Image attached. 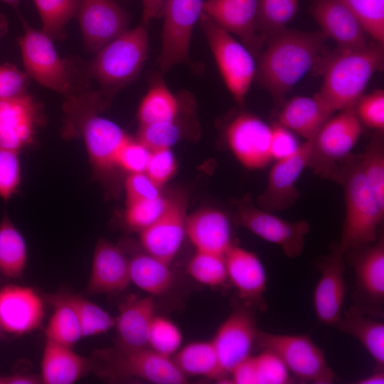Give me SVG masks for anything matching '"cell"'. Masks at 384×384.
I'll list each match as a JSON object with an SVG mask.
<instances>
[{
    "label": "cell",
    "instance_id": "obj_1",
    "mask_svg": "<svg viewBox=\"0 0 384 384\" xmlns=\"http://www.w3.org/2000/svg\"><path fill=\"white\" fill-rule=\"evenodd\" d=\"M326 38L322 32L285 28L266 41L255 75L277 105L284 104L288 92L310 70L323 64L328 55Z\"/></svg>",
    "mask_w": 384,
    "mask_h": 384
},
{
    "label": "cell",
    "instance_id": "obj_2",
    "mask_svg": "<svg viewBox=\"0 0 384 384\" xmlns=\"http://www.w3.org/2000/svg\"><path fill=\"white\" fill-rule=\"evenodd\" d=\"M383 45L338 48L323 63L324 80L316 95L331 112L354 106L372 75L383 65Z\"/></svg>",
    "mask_w": 384,
    "mask_h": 384
},
{
    "label": "cell",
    "instance_id": "obj_3",
    "mask_svg": "<svg viewBox=\"0 0 384 384\" xmlns=\"http://www.w3.org/2000/svg\"><path fill=\"white\" fill-rule=\"evenodd\" d=\"M344 191L346 213L338 245L343 252L376 240L384 218V208L378 203L363 171L360 156L349 154L341 160L331 178Z\"/></svg>",
    "mask_w": 384,
    "mask_h": 384
},
{
    "label": "cell",
    "instance_id": "obj_4",
    "mask_svg": "<svg viewBox=\"0 0 384 384\" xmlns=\"http://www.w3.org/2000/svg\"><path fill=\"white\" fill-rule=\"evenodd\" d=\"M149 50L146 26L127 29L96 52L90 73L104 90L117 91L139 75Z\"/></svg>",
    "mask_w": 384,
    "mask_h": 384
},
{
    "label": "cell",
    "instance_id": "obj_5",
    "mask_svg": "<svg viewBox=\"0 0 384 384\" xmlns=\"http://www.w3.org/2000/svg\"><path fill=\"white\" fill-rule=\"evenodd\" d=\"M91 361L92 368L105 376L139 378L156 384L187 383L172 359L149 347L127 348L116 344L95 350Z\"/></svg>",
    "mask_w": 384,
    "mask_h": 384
},
{
    "label": "cell",
    "instance_id": "obj_6",
    "mask_svg": "<svg viewBox=\"0 0 384 384\" xmlns=\"http://www.w3.org/2000/svg\"><path fill=\"white\" fill-rule=\"evenodd\" d=\"M198 23L227 88L237 103L242 105L256 75L253 55L204 13Z\"/></svg>",
    "mask_w": 384,
    "mask_h": 384
},
{
    "label": "cell",
    "instance_id": "obj_7",
    "mask_svg": "<svg viewBox=\"0 0 384 384\" xmlns=\"http://www.w3.org/2000/svg\"><path fill=\"white\" fill-rule=\"evenodd\" d=\"M255 344L262 349H268L277 354L286 364L294 381L331 384L336 380V375L329 366L323 351L308 335L277 334L258 331Z\"/></svg>",
    "mask_w": 384,
    "mask_h": 384
},
{
    "label": "cell",
    "instance_id": "obj_8",
    "mask_svg": "<svg viewBox=\"0 0 384 384\" xmlns=\"http://www.w3.org/2000/svg\"><path fill=\"white\" fill-rule=\"evenodd\" d=\"M344 259L353 269L356 289L353 305L363 314L379 319L384 309V238L381 230L373 242L348 250Z\"/></svg>",
    "mask_w": 384,
    "mask_h": 384
},
{
    "label": "cell",
    "instance_id": "obj_9",
    "mask_svg": "<svg viewBox=\"0 0 384 384\" xmlns=\"http://www.w3.org/2000/svg\"><path fill=\"white\" fill-rule=\"evenodd\" d=\"M361 132L354 106L331 117L311 140L308 166L317 174L330 178L338 164L351 154Z\"/></svg>",
    "mask_w": 384,
    "mask_h": 384
},
{
    "label": "cell",
    "instance_id": "obj_10",
    "mask_svg": "<svg viewBox=\"0 0 384 384\" xmlns=\"http://www.w3.org/2000/svg\"><path fill=\"white\" fill-rule=\"evenodd\" d=\"M19 17L24 30L18 43L25 73L48 89L68 93L70 87L68 66L58 53L53 39L31 27L21 15Z\"/></svg>",
    "mask_w": 384,
    "mask_h": 384
},
{
    "label": "cell",
    "instance_id": "obj_11",
    "mask_svg": "<svg viewBox=\"0 0 384 384\" xmlns=\"http://www.w3.org/2000/svg\"><path fill=\"white\" fill-rule=\"evenodd\" d=\"M203 0H166L162 16L161 48L158 58L163 73L189 61L193 28L203 13Z\"/></svg>",
    "mask_w": 384,
    "mask_h": 384
},
{
    "label": "cell",
    "instance_id": "obj_12",
    "mask_svg": "<svg viewBox=\"0 0 384 384\" xmlns=\"http://www.w3.org/2000/svg\"><path fill=\"white\" fill-rule=\"evenodd\" d=\"M235 219L239 225L261 239L279 246L289 258L302 255L306 236L311 229L306 220H284L272 212L255 207L246 200L238 203Z\"/></svg>",
    "mask_w": 384,
    "mask_h": 384
},
{
    "label": "cell",
    "instance_id": "obj_13",
    "mask_svg": "<svg viewBox=\"0 0 384 384\" xmlns=\"http://www.w3.org/2000/svg\"><path fill=\"white\" fill-rule=\"evenodd\" d=\"M94 105L84 112L80 108L75 112L70 126L82 138L94 171L100 174L116 167L117 154L130 137L117 124L97 114Z\"/></svg>",
    "mask_w": 384,
    "mask_h": 384
},
{
    "label": "cell",
    "instance_id": "obj_14",
    "mask_svg": "<svg viewBox=\"0 0 384 384\" xmlns=\"http://www.w3.org/2000/svg\"><path fill=\"white\" fill-rule=\"evenodd\" d=\"M254 311L243 304L235 309L211 340L225 375L251 356L258 332Z\"/></svg>",
    "mask_w": 384,
    "mask_h": 384
},
{
    "label": "cell",
    "instance_id": "obj_15",
    "mask_svg": "<svg viewBox=\"0 0 384 384\" xmlns=\"http://www.w3.org/2000/svg\"><path fill=\"white\" fill-rule=\"evenodd\" d=\"M311 151V140L301 144L292 155L275 161L270 169L267 186L259 196L260 208L274 213L293 206L299 197L297 182L308 166Z\"/></svg>",
    "mask_w": 384,
    "mask_h": 384
},
{
    "label": "cell",
    "instance_id": "obj_16",
    "mask_svg": "<svg viewBox=\"0 0 384 384\" xmlns=\"http://www.w3.org/2000/svg\"><path fill=\"white\" fill-rule=\"evenodd\" d=\"M345 264L338 243L331 246L330 254L316 262L321 274L314 292L315 314L320 322L334 327L341 317L346 297Z\"/></svg>",
    "mask_w": 384,
    "mask_h": 384
},
{
    "label": "cell",
    "instance_id": "obj_17",
    "mask_svg": "<svg viewBox=\"0 0 384 384\" xmlns=\"http://www.w3.org/2000/svg\"><path fill=\"white\" fill-rule=\"evenodd\" d=\"M75 17L91 51H98L128 29V14L114 0H78Z\"/></svg>",
    "mask_w": 384,
    "mask_h": 384
},
{
    "label": "cell",
    "instance_id": "obj_18",
    "mask_svg": "<svg viewBox=\"0 0 384 384\" xmlns=\"http://www.w3.org/2000/svg\"><path fill=\"white\" fill-rule=\"evenodd\" d=\"M271 126L248 113L235 117L225 132L231 151L238 160L250 169H262L271 162Z\"/></svg>",
    "mask_w": 384,
    "mask_h": 384
},
{
    "label": "cell",
    "instance_id": "obj_19",
    "mask_svg": "<svg viewBox=\"0 0 384 384\" xmlns=\"http://www.w3.org/2000/svg\"><path fill=\"white\" fill-rule=\"evenodd\" d=\"M228 281L235 287L242 304L265 312L267 304V273L257 254L233 244L225 252Z\"/></svg>",
    "mask_w": 384,
    "mask_h": 384
},
{
    "label": "cell",
    "instance_id": "obj_20",
    "mask_svg": "<svg viewBox=\"0 0 384 384\" xmlns=\"http://www.w3.org/2000/svg\"><path fill=\"white\" fill-rule=\"evenodd\" d=\"M43 297L33 287L8 284L0 288V326L3 331L22 336L41 326Z\"/></svg>",
    "mask_w": 384,
    "mask_h": 384
},
{
    "label": "cell",
    "instance_id": "obj_21",
    "mask_svg": "<svg viewBox=\"0 0 384 384\" xmlns=\"http://www.w3.org/2000/svg\"><path fill=\"white\" fill-rule=\"evenodd\" d=\"M38 103L27 92L0 100V147L19 151L30 145L42 124Z\"/></svg>",
    "mask_w": 384,
    "mask_h": 384
},
{
    "label": "cell",
    "instance_id": "obj_22",
    "mask_svg": "<svg viewBox=\"0 0 384 384\" xmlns=\"http://www.w3.org/2000/svg\"><path fill=\"white\" fill-rule=\"evenodd\" d=\"M257 6L258 0H206L203 13L239 37L253 56L258 58L264 42L256 26Z\"/></svg>",
    "mask_w": 384,
    "mask_h": 384
},
{
    "label": "cell",
    "instance_id": "obj_23",
    "mask_svg": "<svg viewBox=\"0 0 384 384\" xmlns=\"http://www.w3.org/2000/svg\"><path fill=\"white\" fill-rule=\"evenodd\" d=\"M130 282L129 257L125 250L122 246L100 239L93 254L87 294L122 292Z\"/></svg>",
    "mask_w": 384,
    "mask_h": 384
},
{
    "label": "cell",
    "instance_id": "obj_24",
    "mask_svg": "<svg viewBox=\"0 0 384 384\" xmlns=\"http://www.w3.org/2000/svg\"><path fill=\"white\" fill-rule=\"evenodd\" d=\"M185 209L180 201L169 200L162 215L140 232L142 248L153 256L171 264L186 235Z\"/></svg>",
    "mask_w": 384,
    "mask_h": 384
},
{
    "label": "cell",
    "instance_id": "obj_25",
    "mask_svg": "<svg viewBox=\"0 0 384 384\" xmlns=\"http://www.w3.org/2000/svg\"><path fill=\"white\" fill-rule=\"evenodd\" d=\"M311 11L321 32L338 48L357 49L368 44L361 24L341 0H313Z\"/></svg>",
    "mask_w": 384,
    "mask_h": 384
},
{
    "label": "cell",
    "instance_id": "obj_26",
    "mask_svg": "<svg viewBox=\"0 0 384 384\" xmlns=\"http://www.w3.org/2000/svg\"><path fill=\"white\" fill-rule=\"evenodd\" d=\"M186 234L196 251L225 255L233 245L229 218L215 209H203L186 218Z\"/></svg>",
    "mask_w": 384,
    "mask_h": 384
},
{
    "label": "cell",
    "instance_id": "obj_27",
    "mask_svg": "<svg viewBox=\"0 0 384 384\" xmlns=\"http://www.w3.org/2000/svg\"><path fill=\"white\" fill-rule=\"evenodd\" d=\"M152 296L129 297L119 306L114 326L117 333L116 344L127 348L148 347L149 331L155 314Z\"/></svg>",
    "mask_w": 384,
    "mask_h": 384
},
{
    "label": "cell",
    "instance_id": "obj_28",
    "mask_svg": "<svg viewBox=\"0 0 384 384\" xmlns=\"http://www.w3.org/2000/svg\"><path fill=\"white\" fill-rule=\"evenodd\" d=\"M91 369V359L78 354L72 347L46 341L41 363L42 383L73 384Z\"/></svg>",
    "mask_w": 384,
    "mask_h": 384
},
{
    "label": "cell",
    "instance_id": "obj_29",
    "mask_svg": "<svg viewBox=\"0 0 384 384\" xmlns=\"http://www.w3.org/2000/svg\"><path fill=\"white\" fill-rule=\"evenodd\" d=\"M331 115L316 94L312 97L297 96L282 105L277 122L311 141Z\"/></svg>",
    "mask_w": 384,
    "mask_h": 384
},
{
    "label": "cell",
    "instance_id": "obj_30",
    "mask_svg": "<svg viewBox=\"0 0 384 384\" xmlns=\"http://www.w3.org/2000/svg\"><path fill=\"white\" fill-rule=\"evenodd\" d=\"M129 249L131 252H125L129 257L131 282L150 296H160L168 292L174 282L170 264L143 248L141 250L134 247Z\"/></svg>",
    "mask_w": 384,
    "mask_h": 384
},
{
    "label": "cell",
    "instance_id": "obj_31",
    "mask_svg": "<svg viewBox=\"0 0 384 384\" xmlns=\"http://www.w3.org/2000/svg\"><path fill=\"white\" fill-rule=\"evenodd\" d=\"M354 337L370 355L374 370H384V323L368 316L353 306L342 313L334 326Z\"/></svg>",
    "mask_w": 384,
    "mask_h": 384
},
{
    "label": "cell",
    "instance_id": "obj_32",
    "mask_svg": "<svg viewBox=\"0 0 384 384\" xmlns=\"http://www.w3.org/2000/svg\"><path fill=\"white\" fill-rule=\"evenodd\" d=\"M185 375L202 376L220 381H230L222 371L212 341H199L188 343L174 354L172 359ZM231 383V381H230Z\"/></svg>",
    "mask_w": 384,
    "mask_h": 384
},
{
    "label": "cell",
    "instance_id": "obj_33",
    "mask_svg": "<svg viewBox=\"0 0 384 384\" xmlns=\"http://www.w3.org/2000/svg\"><path fill=\"white\" fill-rule=\"evenodd\" d=\"M183 98L172 93L159 75L155 76L139 107L140 125L176 119L183 109Z\"/></svg>",
    "mask_w": 384,
    "mask_h": 384
},
{
    "label": "cell",
    "instance_id": "obj_34",
    "mask_svg": "<svg viewBox=\"0 0 384 384\" xmlns=\"http://www.w3.org/2000/svg\"><path fill=\"white\" fill-rule=\"evenodd\" d=\"M27 257L23 236L4 214L0 222V274L11 279H22Z\"/></svg>",
    "mask_w": 384,
    "mask_h": 384
},
{
    "label": "cell",
    "instance_id": "obj_35",
    "mask_svg": "<svg viewBox=\"0 0 384 384\" xmlns=\"http://www.w3.org/2000/svg\"><path fill=\"white\" fill-rule=\"evenodd\" d=\"M46 300L54 308L45 329L46 340L73 348L83 338L75 309L58 293L48 295Z\"/></svg>",
    "mask_w": 384,
    "mask_h": 384
},
{
    "label": "cell",
    "instance_id": "obj_36",
    "mask_svg": "<svg viewBox=\"0 0 384 384\" xmlns=\"http://www.w3.org/2000/svg\"><path fill=\"white\" fill-rule=\"evenodd\" d=\"M298 7L299 0H258L256 26L264 43L286 28Z\"/></svg>",
    "mask_w": 384,
    "mask_h": 384
},
{
    "label": "cell",
    "instance_id": "obj_37",
    "mask_svg": "<svg viewBox=\"0 0 384 384\" xmlns=\"http://www.w3.org/2000/svg\"><path fill=\"white\" fill-rule=\"evenodd\" d=\"M58 294L75 309L81 325L83 337L105 334L114 326V317L82 296L63 292Z\"/></svg>",
    "mask_w": 384,
    "mask_h": 384
},
{
    "label": "cell",
    "instance_id": "obj_38",
    "mask_svg": "<svg viewBox=\"0 0 384 384\" xmlns=\"http://www.w3.org/2000/svg\"><path fill=\"white\" fill-rule=\"evenodd\" d=\"M39 14L41 31L53 40L65 36L68 21L75 17L78 0H33Z\"/></svg>",
    "mask_w": 384,
    "mask_h": 384
},
{
    "label": "cell",
    "instance_id": "obj_39",
    "mask_svg": "<svg viewBox=\"0 0 384 384\" xmlns=\"http://www.w3.org/2000/svg\"><path fill=\"white\" fill-rule=\"evenodd\" d=\"M187 272L197 282L219 287L228 281L225 255L196 251L187 265Z\"/></svg>",
    "mask_w": 384,
    "mask_h": 384
},
{
    "label": "cell",
    "instance_id": "obj_40",
    "mask_svg": "<svg viewBox=\"0 0 384 384\" xmlns=\"http://www.w3.org/2000/svg\"><path fill=\"white\" fill-rule=\"evenodd\" d=\"M383 132L374 136L360 155L364 175L378 203L384 208V144Z\"/></svg>",
    "mask_w": 384,
    "mask_h": 384
},
{
    "label": "cell",
    "instance_id": "obj_41",
    "mask_svg": "<svg viewBox=\"0 0 384 384\" xmlns=\"http://www.w3.org/2000/svg\"><path fill=\"white\" fill-rule=\"evenodd\" d=\"M183 121L175 120L140 125L137 140L150 151L170 149L185 133Z\"/></svg>",
    "mask_w": 384,
    "mask_h": 384
},
{
    "label": "cell",
    "instance_id": "obj_42",
    "mask_svg": "<svg viewBox=\"0 0 384 384\" xmlns=\"http://www.w3.org/2000/svg\"><path fill=\"white\" fill-rule=\"evenodd\" d=\"M183 336L171 320L155 315L148 334V347L154 351L170 358L181 348Z\"/></svg>",
    "mask_w": 384,
    "mask_h": 384
},
{
    "label": "cell",
    "instance_id": "obj_43",
    "mask_svg": "<svg viewBox=\"0 0 384 384\" xmlns=\"http://www.w3.org/2000/svg\"><path fill=\"white\" fill-rule=\"evenodd\" d=\"M357 18L365 32L384 43V0H341Z\"/></svg>",
    "mask_w": 384,
    "mask_h": 384
},
{
    "label": "cell",
    "instance_id": "obj_44",
    "mask_svg": "<svg viewBox=\"0 0 384 384\" xmlns=\"http://www.w3.org/2000/svg\"><path fill=\"white\" fill-rule=\"evenodd\" d=\"M169 200L161 196L155 199L127 202L124 222L127 228L139 233L154 223L166 210Z\"/></svg>",
    "mask_w": 384,
    "mask_h": 384
},
{
    "label": "cell",
    "instance_id": "obj_45",
    "mask_svg": "<svg viewBox=\"0 0 384 384\" xmlns=\"http://www.w3.org/2000/svg\"><path fill=\"white\" fill-rule=\"evenodd\" d=\"M257 384H289L293 379L288 368L274 352L262 349L255 356Z\"/></svg>",
    "mask_w": 384,
    "mask_h": 384
},
{
    "label": "cell",
    "instance_id": "obj_46",
    "mask_svg": "<svg viewBox=\"0 0 384 384\" xmlns=\"http://www.w3.org/2000/svg\"><path fill=\"white\" fill-rule=\"evenodd\" d=\"M17 151L0 147V198L7 201L21 181V168Z\"/></svg>",
    "mask_w": 384,
    "mask_h": 384
},
{
    "label": "cell",
    "instance_id": "obj_47",
    "mask_svg": "<svg viewBox=\"0 0 384 384\" xmlns=\"http://www.w3.org/2000/svg\"><path fill=\"white\" fill-rule=\"evenodd\" d=\"M355 111L361 123L383 132L384 129V92L375 90L362 95L356 102Z\"/></svg>",
    "mask_w": 384,
    "mask_h": 384
},
{
    "label": "cell",
    "instance_id": "obj_48",
    "mask_svg": "<svg viewBox=\"0 0 384 384\" xmlns=\"http://www.w3.org/2000/svg\"><path fill=\"white\" fill-rule=\"evenodd\" d=\"M151 151L131 137L123 144L116 158V167L129 174L145 172Z\"/></svg>",
    "mask_w": 384,
    "mask_h": 384
},
{
    "label": "cell",
    "instance_id": "obj_49",
    "mask_svg": "<svg viewBox=\"0 0 384 384\" xmlns=\"http://www.w3.org/2000/svg\"><path fill=\"white\" fill-rule=\"evenodd\" d=\"M176 161L170 149L151 151L145 173L159 187L174 174Z\"/></svg>",
    "mask_w": 384,
    "mask_h": 384
},
{
    "label": "cell",
    "instance_id": "obj_50",
    "mask_svg": "<svg viewBox=\"0 0 384 384\" xmlns=\"http://www.w3.org/2000/svg\"><path fill=\"white\" fill-rule=\"evenodd\" d=\"M271 127L270 153L272 160H281L294 154L301 144L294 132L277 122Z\"/></svg>",
    "mask_w": 384,
    "mask_h": 384
},
{
    "label": "cell",
    "instance_id": "obj_51",
    "mask_svg": "<svg viewBox=\"0 0 384 384\" xmlns=\"http://www.w3.org/2000/svg\"><path fill=\"white\" fill-rule=\"evenodd\" d=\"M28 82L27 75L16 66L9 63L0 65V100L26 93Z\"/></svg>",
    "mask_w": 384,
    "mask_h": 384
},
{
    "label": "cell",
    "instance_id": "obj_52",
    "mask_svg": "<svg viewBox=\"0 0 384 384\" xmlns=\"http://www.w3.org/2000/svg\"><path fill=\"white\" fill-rule=\"evenodd\" d=\"M159 188L145 172L129 174L125 182L127 202L157 198Z\"/></svg>",
    "mask_w": 384,
    "mask_h": 384
},
{
    "label": "cell",
    "instance_id": "obj_53",
    "mask_svg": "<svg viewBox=\"0 0 384 384\" xmlns=\"http://www.w3.org/2000/svg\"><path fill=\"white\" fill-rule=\"evenodd\" d=\"M229 375L231 383L257 384L255 356H250L237 364Z\"/></svg>",
    "mask_w": 384,
    "mask_h": 384
},
{
    "label": "cell",
    "instance_id": "obj_54",
    "mask_svg": "<svg viewBox=\"0 0 384 384\" xmlns=\"http://www.w3.org/2000/svg\"><path fill=\"white\" fill-rule=\"evenodd\" d=\"M166 0H142V23L147 24L154 18L162 16L163 9Z\"/></svg>",
    "mask_w": 384,
    "mask_h": 384
},
{
    "label": "cell",
    "instance_id": "obj_55",
    "mask_svg": "<svg viewBox=\"0 0 384 384\" xmlns=\"http://www.w3.org/2000/svg\"><path fill=\"white\" fill-rule=\"evenodd\" d=\"M42 383L41 377L20 372L0 376V384H38Z\"/></svg>",
    "mask_w": 384,
    "mask_h": 384
},
{
    "label": "cell",
    "instance_id": "obj_56",
    "mask_svg": "<svg viewBox=\"0 0 384 384\" xmlns=\"http://www.w3.org/2000/svg\"><path fill=\"white\" fill-rule=\"evenodd\" d=\"M356 383L358 384H383L384 383V370H373L370 375L358 380Z\"/></svg>",
    "mask_w": 384,
    "mask_h": 384
},
{
    "label": "cell",
    "instance_id": "obj_57",
    "mask_svg": "<svg viewBox=\"0 0 384 384\" xmlns=\"http://www.w3.org/2000/svg\"><path fill=\"white\" fill-rule=\"evenodd\" d=\"M0 1L9 5L12 9H14L18 15L20 14L19 4H20L21 0H0Z\"/></svg>",
    "mask_w": 384,
    "mask_h": 384
},
{
    "label": "cell",
    "instance_id": "obj_58",
    "mask_svg": "<svg viewBox=\"0 0 384 384\" xmlns=\"http://www.w3.org/2000/svg\"><path fill=\"white\" fill-rule=\"evenodd\" d=\"M5 26V18L4 16L0 13V31L4 28Z\"/></svg>",
    "mask_w": 384,
    "mask_h": 384
},
{
    "label": "cell",
    "instance_id": "obj_59",
    "mask_svg": "<svg viewBox=\"0 0 384 384\" xmlns=\"http://www.w3.org/2000/svg\"><path fill=\"white\" fill-rule=\"evenodd\" d=\"M2 331H2L1 327V326H0V334H1Z\"/></svg>",
    "mask_w": 384,
    "mask_h": 384
}]
</instances>
